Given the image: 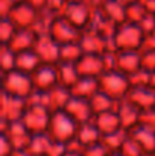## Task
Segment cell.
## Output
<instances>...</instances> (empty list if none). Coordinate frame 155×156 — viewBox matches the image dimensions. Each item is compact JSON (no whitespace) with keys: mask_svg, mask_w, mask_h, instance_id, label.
<instances>
[{"mask_svg":"<svg viewBox=\"0 0 155 156\" xmlns=\"http://www.w3.org/2000/svg\"><path fill=\"white\" fill-rule=\"evenodd\" d=\"M116 68L126 73L128 76L134 74L135 71L143 68L142 55L137 50H120L116 56Z\"/></svg>","mask_w":155,"mask_h":156,"instance_id":"8fae6325","label":"cell"},{"mask_svg":"<svg viewBox=\"0 0 155 156\" xmlns=\"http://www.w3.org/2000/svg\"><path fill=\"white\" fill-rule=\"evenodd\" d=\"M32 80L35 90L40 91H50L56 85H59V76H58V67L50 62H41L32 73Z\"/></svg>","mask_w":155,"mask_h":156,"instance_id":"5b68a950","label":"cell"},{"mask_svg":"<svg viewBox=\"0 0 155 156\" xmlns=\"http://www.w3.org/2000/svg\"><path fill=\"white\" fill-rule=\"evenodd\" d=\"M37 156H49V155H37Z\"/></svg>","mask_w":155,"mask_h":156,"instance_id":"7402d4cb","label":"cell"},{"mask_svg":"<svg viewBox=\"0 0 155 156\" xmlns=\"http://www.w3.org/2000/svg\"><path fill=\"white\" fill-rule=\"evenodd\" d=\"M114 43L119 50H137L146 43V34L138 23H126L116 30Z\"/></svg>","mask_w":155,"mask_h":156,"instance_id":"3957f363","label":"cell"},{"mask_svg":"<svg viewBox=\"0 0 155 156\" xmlns=\"http://www.w3.org/2000/svg\"><path fill=\"white\" fill-rule=\"evenodd\" d=\"M108 156H125L120 150H113V152H109V155Z\"/></svg>","mask_w":155,"mask_h":156,"instance_id":"44dd1931","label":"cell"},{"mask_svg":"<svg viewBox=\"0 0 155 156\" xmlns=\"http://www.w3.org/2000/svg\"><path fill=\"white\" fill-rule=\"evenodd\" d=\"M58 67V76H59V85L67 87L72 90V87L78 82V79L81 77L79 70L76 67V62H65V61H59L56 64Z\"/></svg>","mask_w":155,"mask_h":156,"instance_id":"9a60e30c","label":"cell"},{"mask_svg":"<svg viewBox=\"0 0 155 156\" xmlns=\"http://www.w3.org/2000/svg\"><path fill=\"white\" fill-rule=\"evenodd\" d=\"M131 87H132L131 77L117 68L105 70L99 76V88L103 93H106L109 97H113L114 100L125 99Z\"/></svg>","mask_w":155,"mask_h":156,"instance_id":"7a4b0ae2","label":"cell"},{"mask_svg":"<svg viewBox=\"0 0 155 156\" xmlns=\"http://www.w3.org/2000/svg\"><path fill=\"white\" fill-rule=\"evenodd\" d=\"M94 123L96 126L99 127L101 133L103 135H108V133H113V132H117L119 129H123L122 126V120L119 117V112L109 109V111H103L94 115Z\"/></svg>","mask_w":155,"mask_h":156,"instance_id":"4fadbf2b","label":"cell"},{"mask_svg":"<svg viewBox=\"0 0 155 156\" xmlns=\"http://www.w3.org/2000/svg\"><path fill=\"white\" fill-rule=\"evenodd\" d=\"M34 49L40 55V58H41L43 62H50V64H58L59 62L61 44L52 37L50 34L38 35Z\"/></svg>","mask_w":155,"mask_h":156,"instance_id":"52a82bcc","label":"cell"},{"mask_svg":"<svg viewBox=\"0 0 155 156\" xmlns=\"http://www.w3.org/2000/svg\"><path fill=\"white\" fill-rule=\"evenodd\" d=\"M61 156H84L82 152H70V150H65Z\"/></svg>","mask_w":155,"mask_h":156,"instance_id":"ffe728a7","label":"cell"},{"mask_svg":"<svg viewBox=\"0 0 155 156\" xmlns=\"http://www.w3.org/2000/svg\"><path fill=\"white\" fill-rule=\"evenodd\" d=\"M101 130L99 127L94 124H88V123H81L79 127H78V132H76V141L82 146V147H87V146H91L94 143H99L101 141Z\"/></svg>","mask_w":155,"mask_h":156,"instance_id":"2e32d148","label":"cell"},{"mask_svg":"<svg viewBox=\"0 0 155 156\" xmlns=\"http://www.w3.org/2000/svg\"><path fill=\"white\" fill-rule=\"evenodd\" d=\"M76 67L81 76L93 77H99L106 70L103 64V56L98 52H84V55L76 61Z\"/></svg>","mask_w":155,"mask_h":156,"instance_id":"8992f818","label":"cell"},{"mask_svg":"<svg viewBox=\"0 0 155 156\" xmlns=\"http://www.w3.org/2000/svg\"><path fill=\"white\" fill-rule=\"evenodd\" d=\"M129 135L137 141V144L142 147L145 153L149 155L155 153V127L138 123L129 130Z\"/></svg>","mask_w":155,"mask_h":156,"instance_id":"30bf717a","label":"cell"},{"mask_svg":"<svg viewBox=\"0 0 155 156\" xmlns=\"http://www.w3.org/2000/svg\"><path fill=\"white\" fill-rule=\"evenodd\" d=\"M41 58L37 53V50L34 47L31 49H24L17 52V61H15V68L26 71V73H32L40 64H41Z\"/></svg>","mask_w":155,"mask_h":156,"instance_id":"5bb4252c","label":"cell"},{"mask_svg":"<svg viewBox=\"0 0 155 156\" xmlns=\"http://www.w3.org/2000/svg\"><path fill=\"white\" fill-rule=\"evenodd\" d=\"M11 156H14V153H12V155H11Z\"/></svg>","mask_w":155,"mask_h":156,"instance_id":"603a6c76","label":"cell"},{"mask_svg":"<svg viewBox=\"0 0 155 156\" xmlns=\"http://www.w3.org/2000/svg\"><path fill=\"white\" fill-rule=\"evenodd\" d=\"M128 99L142 111L151 109L155 106V90L151 85H132Z\"/></svg>","mask_w":155,"mask_h":156,"instance_id":"9c48e42d","label":"cell"},{"mask_svg":"<svg viewBox=\"0 0 155 156\" xmlns=\"http://www.w3.org/2000/svg\"><path fill=\"white\" fill-rule=\"evenodd\" d=\"M88 100H90V105H91V108H93L94 115L99 114V112H103V111H109V109H111V103L116 102L113 97H109L106 93H103L101 88H99Z\"/></svg>","mask_w":155,"mask_h":156,"instance_id":"e0dca14e","label":"cell"},{"mask_svg":"<svg viewBox=\"0 0 155 156\" xmlns=\"http://www.w3.org/2000/svg\"><path fill=\"white\" fill-rule=\"evenodd\" d=\"M78 127H79V123L64 108L52 111L47 132L50 133V136L55 141H59L64 144L73 141L76 138Z\"/></svg>","mask_w":155,"mask_h":156,"instance_id":"6da1fadb","label":"cell"},{"mask_svg":"<svg viewBox=\"0 0 155 156\" xmlns=\"http://www.w3.org/2000/svg\"><path fill=\"white\" fill-rule=\"evenodd\" d=\"M109 149L105 146V143H94V144H91V146H87V147H84V150H82V153L84 156H108L109 155Z\"/></svg>","mask_w":155,"mask_h":156,"instance_id":"d6986e66","label":"cell"},{"mask_svg":"<svg viewBox=\"0 0 155 156\" xmlns=\"http://www.w3.org/2000/svg\"><path fill=\"white\" fill-rule=\"evenodd\" d=\"M64 109L81 124V123H85L91 115H94L93 112V108L90 105V100L85 99V97H79V96H75L72 94V97L68 99V102L65 103Z\"/></svg>","mask_w":155,"mask_h":156,"instance_id":"ba28073f","label":"cell"},{"mask_svg":"<svg viewBox=\"0 0 155 156\" xmlns=\"http://www.w3.org/2000/svg\"><path fill=\"white\" fill-rule=\"evenodd\" d=\"M64 17L73 24L76 26L79 30L82 27H85L90 23V11L87 8V5H84L82 2H73L65 8V14Z\"/></svg>","mask_w":155,"mask_h":156,"instance_id":"7c38bea8","label":"cell"},{"mask_svg":"<svg viewBox=\"0 0 155 156\" xmlns=\"http://www.w3.org/2000/svg\"><path fill=\"white\" fill-rule=\"evenodd\" d=\"M5 91L12 96L28 99L35 91L31 73L21 71L18 68H14V70L5 73Z\"/></svg>","mask_w":155,"mask_h":156,"instance_id":"277c9868","label":"cell"},{"mask_svg":"<svg viewBox=\"0 0 155 156\" xmlns=\"http://www.w3.org/2000/svg\"><path fill=\"white\" fill-rule=\"evenodd\" d=\"M15 61H17V52L8 46V44H3V56H2V67H3V71L8 73L11 70L15 68Z\"/></svg>","mask_w":155,"mask_h":156,"instance_id":"ac0fdd59","label":"cell"}]
</instances>
